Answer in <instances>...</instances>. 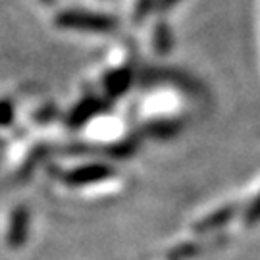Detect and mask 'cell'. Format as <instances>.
Masks as SVG:
<instances>
[{
  "label": "cell",
  "mask_w": 260,
  "mask_h": 260,
  "mask_svg": "<svg viewBox=\"0 0 260 260\" xmlns=\"http://www.w3.org/2000/svg\"><path fill=\"white\" fill-rule=\"evenodd\" d=\"M50 179L54 187L66 191L68 195L83 197V199L87 197L104 199L106 195H116L123 181L120 172L96 162L58 166L52 170Z\"/></svg>",
  "instance_id": "6da1fadb"
},
{
  "label": "cell",
  "mask_w": 260,
  "mask_h": 260,
  "mask_svg": "<svg viewBox=\"0 0 260 260\" xmlns=\"http://www.w3.org/2000/svg\"><path fill=\"white\" fill-rule=\"evenodd\" d=\"M31 212L23 203H14L0 214V243L8 251H18L29 239Z\"/></svg>",
  "instance_id": "7a4b0ae2"
}]
</instances>
